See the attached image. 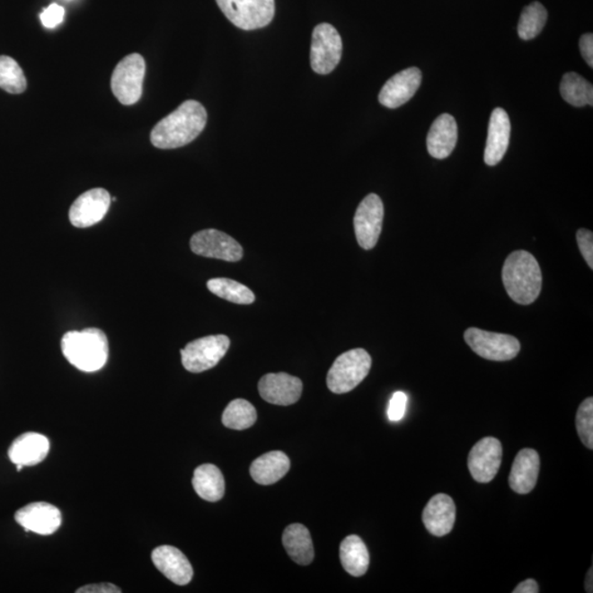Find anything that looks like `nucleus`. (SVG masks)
Masks as SVG:
<instances>
[{"label":"nucleus","mask_w":593,"mask_h":593,"mask_svg":"<svg viewBox=\"0 0 593 593\" xmlns=\"http://www.w3.org/2000/svg\"><path fill=\"white\" fill-rule=\"evenodd\" d=\"M537 582L534 580H524L520 585L517 586L516 589L513 590V593H538Z\"/></svg>","instance_id":"nucleus-38"},{"label":"nucleus","mask_w":593,"mask_h":593,"mask_svg":"<svg viewBox=\"0 0 593 593\" xmlns=\"http://www.w3.org/2000/svg\"><path fill=\"white\" fill-rule=\"evenodd\" d=\"M257 413L253 404L244 399H235L231 402L222 414V423L225 427L237 429H246L253 427Z\"/></svg>","instance_id":"nucleus-29"},{"label":"nucleus","mask_w":593,"mask_h":593,"mask_svg":"<svg viewBox=\"0 0 593 593\" xmlns=\"http://www.w3.org/2000/svg\"><path fill=\"white\" fill-rule=\"evenodd\" d=\"M502 281L509 296L517 304L531 305L542 290L540 264L527 251L512 252L504 261Z\"/></svg>","instance_id":"nucleus-2"},{"label":"nucleus","mask_w":593,"mask_h":593,"mask_svg":"<svg viewBox=\"0 0 593 593\" xmlns=\"http://www.w3.org/2000/svg\"><path fill=\"white\" fill-rule=\"evenodd\" d=\"M561 95L571 106L593 105V87L580 74L566 73L561 83Z\"/></svg>","instance_id":"nucleus-27"},{"label":"nucleus","mask_w":593,"mask_h":593,"mask_svg":"<svg viewBox=\"0 0 593 593\" xmlns=\"http://www.w3.org/2000/svg\"><path fill=\"white\" fill-rule=\"evenodd\" d=\"M511 122L502 108H496L489 121L484 163L489 166L499 164L508 151L510 143Z\"/></svg>","instance_id":"nucleus-17"},{"label":"nucleus","mask_w":593,"mask_h":593,"mask_svg":"<svg viewBox=\"0 0 593 593\" xmlns=\"http://www.w3.org/2000/svg\"><path fill=\"white\" fill-rule=\"evenodd\" d=\"M19 526L24 531L51 535L62 524V514L57 507L48 502H33L19 509L14 514Z\"/></svg>","instance_id":"nucleus-14"},{"label":"nucleus","mask_w":593,"mask_h":593,"mask_svg":"<svg viewBox=\"0 0 593 593\" xmlns=\"http://www.w3.org/2000/svg\"><path fill=\"white\" fill-rule=\"evenodd\" d=\"M421 82L422 73L418 67L403 69L385 82L379 93V102L389 109L402 107L415 95Z\"/></svg>","instance_id":"nucleus-15"},{"label":"nucleus","mask_w":593,"mask_h":593,"mask_svg":"<svg viewBox=\"0 0 593 593\" xmlns=\"http://www.w3.org/2000/svg\"><path fill=\"white\" fill-rule=\"evenodd\" d=\"M146 61L140 54L133 53L118 63L111 77V89L122 105H135L140 101L146 76Z\"/></svg>","instance_id":"nucleus-6"},{"label":"nucleus","mask_w":593,"mask_h":593,"mask_svg":"<svg viewBox=\"0 0 593 593\" xmlns=\"http://www.w3.org/2000/svg\"><path fill=\"white\" fill-rule=\"evenodd\" d=\"M190 249L197 255L226 261H239L243 257L239 242L216 229L197 232L191 237Z\"/></svg>","instance_id":"nucleus-11"},{"label":"nucleus","mask_w":593,"mask_h":593,"mask_svg":"<svg viewBox=\"0 0 593 593\" xmlns=\"http://www.w3.org/2000/svg\"><path fill=\"white\" fill-rule=\"evenodd\" d=\"M303 387V382L298 377L286 373L267 374L259 383L261 397L277 405H290L298 402Z\"/></svg>","instance_id":"nucleus-16"},{"label":"nucleus","mask_w":593,"mask_h":593,"mask_svg":"<svg viewBox=\"0 0 593 593\" xmlns=\"http://www.w3.org/2000/svg\"><path fill=\"white\" fill-rule=\"evenodd\" d=\"M547 10L541 3L534 2L523 9L518 24V37L522 40L536 38L545 27Z\"/></svg>","instance_id":"nucleus-30"},{"label":"nucleus","mask_w":593,"mask_h":593,"mask_svg":"<svg viewBox=\"0 0 593 593\" xmlns=\"http://www.w3.org/2000/svg\"><path fill=\"white\" fill-rule=\"evenodd\" d=\"M577 243L588 266L593 269V234L589 230L580 229L577 232Z\"/></svg>","instance_id":"nucleus-35"},{"label":"nucleus","mask_w":593,"mask_h":593,"mask_svg":"<svg viewBox=\"0 0 593 593\" xmlns=\"http://www.w3.org/2000/svg\"><path fill=\"white\" fill-rule=\"evenodd\" d=\"M66 17V9L59 6L58 4H51L49 7L44 8L42 13H40V20L44 27L47 29H56L63 22Z\"/></svg>","instance_id":"nucleus-33"},{"label":"nucleus","mask_w":593,"mask_h":593,"mask_svg":"<svg viewBox=\"0 0 593 593\" xmlns=\"http://www.w3.org/2000/svg\"><path fill=\"white\" fill-rule=\"evenodd\" d=\"M458 128L456 120L448 113L435 119L427 137L429 155L443 160L452 155L456 146Z\"/></svg>","instance_id":"nucleus-21"},{"label":"nucleus","mask_w":593,"mask_h":593,"mask_svg":"<svg viewBox=\"0 0 593 593\" xmlns=\"http://www.w3.org/2000/svg\"><path fill=\"white\" fill-rule=\"evenodd\" d=\"M342 39L332 24L320 23L314 29L310 52L314 72L320 75L333 72L342 58Z\"/></svg>","instance_id":"nucleus-8"},{"label":"nucleus","mask_w":593,"mask_h":593,"mask_svg":"<svg viewBox=\"0 0 593 593\" xmlns=\"http://www.w3.org/2000/svg\"><path fill=\"white\" fill-rule=\"evenodd\" d=\"M111 198L103 188H93V190L84 192L69 209V221L76 227H89L101 222L107 215Z\"/></svg>","instance_id":"nucleus-13"},{"label":"nucleus","mask_w":593,"mask_h":593,"mask_svg":"<svg viewBox=\"0 0 593 593\" xmlns=\"http://www.w3.org/2000/svg\"><path fill=\"white\" fill-rule=\"evenodd\" d=\"M384 204L376 194L366 196L354 217L356 240L364 250H372L382 234Z\"/></svg>","instance_id":"nucleus-10"},{"label":"nucleus","mask_w":593,"mask_h":593,"mask_svg":"<svg viewBox=\"0 0 593 593\" xmlns=\"http://www.w3.org/2000/svg\"><path fill=\"white\" fill-rule=\"evenodd\" d=\"M592 575H593L592 568H590V571H588L587 578H586V591L588 593H591L593 591L592 590V588H593V586H592Z\"/></svg>","instance_id":"nucleus-39"},{"label":"nucleus","mask_w":593,"mask_h":593,"mask_svg":"<svg viewBox=\"0 0 593 593\" xmlns=\"http://www.w3.org/2000/svg\"><path fill=\"white\" fill-rule=\"evenodd\" d=\"M77 593H120V588L112 585V583H96V585H88L79 588Z\"/></svg>","instance_id":"nucleus-37"},{"label":"nucleus","mask_w":593,"mask_h":593,"mask_svg":"<svg viewBox=\"0 0 593 593\" xmlns=\"http://www.w3.org/2000/svg\"><path fill=\"white\" fill-rule=\"evenodd\" d=\"M207 119V111L200 102L186 101L153 128L152 145L162 150L190 145L204 131Z\"/></svg>","instance_id":"nucleus-1"},{"label":"nucleus","mask_w":593,"mask_h":593,"mask_svg":"<svg viewBox=\"0 0 593 593\" xmlns=\"http://www.w3.org/2000/svg\"><path fill=\"white\" fill-rule=\"evenodd\" d=\"M580 48L588 66L593 67V34L586 33L580 40Z\"/></svg>","instance_id":"nucleus-36"},{"label":"nucleus","mask_w":593,"mask_h":593,"mask_svg":"<svg viewBox=\"0 0 593 593\" xmlns=\"http://www.w3.org/2000/svg\"><path fill=\"white\" fill-rule=\"evenodd\" d=\"M502 462V445L496 438H482L468 456V468L474 481L488 483L497 476Z\"/></svg>","instance_id":"nucleus-12"},{"label":"nucleus","mask_w":593,"mask_h":593,"mask_svg":"<svg viewBox=\"0 0 593 593\" xmlns=\"http://www.w3.org/2000/svg\"><path fill=\"white\" fill-rule=\"evenodd\" d=\"M62 352L82 372L93 373L106 365L109 344L105 333L96 328L71 331L63 336Z\"/></svg>","instance_id":"nucleus-3"},{"label":"nucleus","mask_w":593,"mask_h":593,"mask_svg":"<svg viewBox=\"0 0 593 593\" xmlns=\"http://www.w3.org/2000/svg\"><path fill=\"white\" fill-rule=\"evenodd\" d=\"M49 441L42 434L28 432L20 435L9 447L8 456L14 465L34 466L46 459Z\"/></svg>","instance_id":"nucleus-22"},{"label":"nucleus","mask_w":593,"mask_h":593,"mask_svg":"<svg viewBox=\"0 0 593 593\" xmlns=\"http://www.w3.org/2000/svg\"><path fill=\"white\" fill-rule=\"evenodd\" d=\"M456 518V507L447 494L438 493L429 499L424 508L422 521L427 530L434 536H445L451 533Z\"/></svg>","instance_id":"nucleus-19"},{"label":"nucleus","mask_w":593,"mask_h":593,"mask_svg":"<svg viewBox=\"0 0 593 593\" xmlns=\"http://www.w3.org/2000/svg\"><path fill=\"white\" fill-rule=\"evenodd\" d=\"M408 397L403 392L394 393L390 399L388 407V419L392 422H398L403 420L407 409Z\"/></svg>","instance_id":"nucleus-34"},{"label":"nucleus","mask_w":593,"mask_h":593,"mask_svg":"<svg viewBox=\"0 0 593 593\" xmlns=\"http://www.w3.org/2000/svg\"><path fill=\"white\" fill-rule=\"evenodd\" d=\"M208 289L219 298L236 305H251L255 301L253 291L229 279H214L207 283Z\"/></svg>","instance_id":"nucleus-28"},{"label":"nucleus","mask_w":593,"mask_h":593,"mask_svg":"<svg viewBox=\"0 0 593 593\" xmlns=\"http://www.w3.org/2000/svg\"><path fill=\"white\" fill-rule=\"evenodd\" d=\"M372 367V358L363 349H355L340 355L330 368L326 384L333 394L352 392L363 382Z\"/></svg>","instance_id":"nucleus-4"},{"label":"nucleus","mask_w":593,"mask_h":593,"mask_svg":"<svg viewBox=\"0 0 593 593\" xmlns=\"http://www.w3.org/2000/svg\"><path fill=\"white\" fill-rule=\"evenodd\" d=\"M340 560L350 575L364 576L369 567V553L362 538L358 535L344 538L340 546Z\"/></svg>","instance_id":"nucleus-26"},{"label":"nucleus","mask_w":593,"mask_h":593,"mask_svg":"<svg viewBox=\"0 0 593 593\" xmlns=\"http://www.w3.org/2000/svg\"><path fill=\"white\" fill-rule=\"evenodd\" d=\"M192 486L198 496L206 501L217 502L225 496L224 474L212 464L200 465L195 469Z\"/></svg>","instance_id":"nucleus-25"},{"label":"nucleus","mask_w":593,"mask_h":593,"mask_svg":"<svg viewBox=\"0 0 593 593\" xmlns=\"http://www.w3.org/2000/svg\"><path fill=\"white\" fill-rule=\"evenodd\" d=\"M290 461L284 452L273 451L261 455L251 465V477L263 486L279 482L289 472Z\"/></svg>","instance_id":"nucleus-23"},{"label":"nucleus","mask_w":593,"mask_h":593,"mask_svg":"<svg viewBox=\"0 0 593 593\" xmlns=\"http://www.w3.org/2000/svg\"><path fill=\"white\" fill-rule=\"evenodd\" d=\"M155 566L167 580L178 586H186L192 580L194 571L188 558L178 548L163 545L152 552Z\"/></svg>","instance_id":"nucleus-18"},{"label":"nucleus","mask_w":593,"mask_h":593,"mask_svg":"<svg viewBox=\"0 0 593 593\" xmlns=\"http://www.w3.org/2000/svg\"><path fill=\"white\" fill-rule=\"evenodd\" d=\"M576 428L578 437L581 442L589 449L593 448V398H587L576 415Z\"/></svg>","instance_id":"nucleus-32"},{"label":"nucleus","mask_w":593,"mask_h":593,"mask_svg":"<svg viewBox=\"0 0 593 593\" xmlns=\"http://www.w3.org/2000/svg\"><path fill=\"white\" fill-rule=\"evenodd\" d=\"M465 341L474 353L494 362H506L517 358L521 344L512 335L489 332L477 328L465 331Z\"/></svg>","instance_id":"nucleus-9"},{"label":"nucleus","mask_w":593,"mask_h":593,"mask_svg":"<svg viewBox=\"0 0 593 593\" xmlns=\"http://www.w3.org/2000/svg\"><path fill=\"white\" fill-rule=\"evenodd\" d=\"M283 544L291 560L306 566L313 562L314 550L310 532L303 524H291L283 534Z\"/></svg>","instance_id":"nucleus-24"},{"label":"nucleus","mask_w":593,"mask_h":593,"mask_svg":"<svg viewBox=\"0 0 593 593\" xmlns=\"http://www.w3.org/2000/svg\"><path fill=\"white\" fill-rule=\"evenodd\" d=\"M230 348L226 335H209L188 343L181 350V363L190 373H202L214 368Z\"/></svg>","instance_id":"nucleus-7"},{"label":"nucleus","mask_w":593,"mask_h":593,"mask_svg":"<svg viewBox=\"0 0 593 593\" xmlns=\"http://www.w3.org/2000/svg\"><path fill=\"white\" fill-rule=\"evenodd\" d=\"M540 466V456L536 451L524 448L518 452L509 476V484L512 491L520 494L530 493L536 486Z\"/></svg>","instance_id":"nucleus-20"},{"label":"nucleus","mask_w":593,"mask_h":593,"mask_svg":"<svg viewBox=\"0 0 593 593\" xmlns=\"http://www.w3.org/2000/svg\"><path fill=\"white\" fill-rule=\"evenodd\" d=\"M225 16L245 31L269 26L275 16V0H216Z\"/></svg>","instance_id":"nucleus-5"},{"label":"nucleus","mask_w":593,"mask_h":593,"mask_svg":"<svg viewBox=\"0 0 593 593\" xmlns=\"http://www.w3.org/2000/svg\"><path fill=\"white\" fill-rule=\"evenodd\" d=\"M0 88L9 93H22L27 89L26 76L13 58L0 57Z\"/></svg>","instance_id":"nucleus-31"}]
</instances>
